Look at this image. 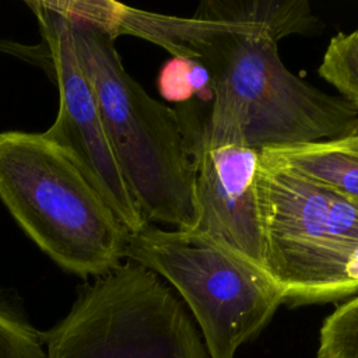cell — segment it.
<instances>
[{
    "label": "cell",
    "mask_w": 358,
    "mask_h": 358,
    "mask_svg": "<svg viewBox=\"0 0 358 358\" xmlns=\"http://www.w3.org/2000/svg\"><path fill=\"white\" fill-rule=\"evenodd\" d=\"M157 88L161 98L180 106L211 108L214 99L213 80L208 69L197 59L172 56L158 73Z\"/></svg>",
    "instance_id": "8fae6325"
},
{
    "label": "cell",
    "mask_w": 358,
    "mask_h": 358,
    "mask_svg": "<svg viewBox=\"0 0 358 358\" xmlns=\"http://www.w3.org/2000/svg\"><path fill=\"white\" fill-rule=\"evenodd\" d=\"M0 358H46L41 333L1 301Z\"/></svg>",
    "instance_id": "5bb4252c"
},
{
    "label": "cell",
    "mask_w": 358,
    "mask_h": 358,
    "mask_svg": "<svg viewBox=\"0 0 358 358\" xmlns=\"http://www.w3.org/2000/svg\"><path fill=\"white\" fill-rule=\"evenodd\" d=\"M317 73L358 109V28L330 39Z\"/></svg>",
    "instance_id": "7c38bea8"
},
{
    "label": "cell",
    "mask_w": 358,
    "mask_h": 358,
    "mask_svg": "<svg viewBox=\"0 0 358 358\" xmlns=\"http://www.w3.org/2000/svg\"><path fill=\"white\" fill-rule=\"evenodd\" d=\"M0 201L25 235L70 274L98 278L126 260L130 232L43 133L0 131Z\"/></svg>",
    "instance_id": "3957f363"
},
{
    "label": "cell",
    "mask_w": 358,
    "mask_h": 358,
    "mask_svg": "<svg viewBox=\"0 0 358 358\" xmlns=\"http://www.w3.org/2000/svg\"><path fill=\"white\" fill-rule=\"evenodd\" d=\"M190 154L194 222L189 232L264 268L260 151L228 133L201 129L190 143Z\"/></svg>",
    "instance_id": "ba28073f"
},
{
    "label": "cell",
    "mask_w": 358,
    "mask_h": 358,
    "mask_svg": "<svg viewBox=\"0 0 358 358\" xmlns=\"http://www.w3.org/2000/svg\"><path fill=\"white\" fill-rule=\"evenodd\" d=\"M126 259L154 271L180 294L210 358H234L285 302L264 268L189 231L148 224L129 236Z\"/></svg>",
    "instance_id": "8992f818"
},
{
    "label": "cell",
    "mask_w": 358,
    "mask_h": 358,
    "mask_svg": "<svg viewBox=\"0 0 358 358\" xmlns=\"http://www.w3.org/2000/svg\"><path fill=\"white\" fill-rule=\"evenodd\" d=\"M257 189L264 270L285 301L358 292V203L263 158Z\"/></svg>",
    "instance_id": "277c9868"
},
{
    "label": "cell",
    "mask_w": 358,
    "mask_h": 358,
    "mask_svg": "<svg viewBox=\"0 0 358 358\" xmlns=\"http://www.w3.org/2000/svg\"><path fill=\"white\" fill-rule=\"evenodd\" d=\"M264 161L358 203V131L329 140L260 150Z\"/></svg>",
    "instance_id": "9c48e42d"
},
{
    "label": "cell",
    "mask_w": 358,
    "mask_h": 358,
    "mask_svg": "<svg viewBox=\"0 0 358 358\" xmlns=\"http://www.w3.org/2000/svg\"><path fill=\"white\" fill-rule=\"evenodd\" d=\"M199 20L262 27L280 39L316 34L320 20L306 0H204L192 15Z\"/></svg>",
    "instance_id": "30bf717a"
},
{
    "label": "cell",
    "mask_w": 358,
    "mask_h": 358,
    "mask_svg": "<svg viewBox=\"0 0 358 358\" xmlns=\"http://www.w3.org/2000/svg\"><path fill=\"white\" fill-rule=\"evenodd\" d=\"M317 358H358V295L337 306L319 333Z\"/></svg>",
    "instance_id": "4fadbf2b"
},
{
    "label": "cell",
    "mask_w": 358,
    "mask_h": 358,
    "mask_svg": "<svg viewBox=\"0 0 358 358\" xmlns=\"http://www.w3.org/2000/svg\"><path fill=\"white\" fill-rule=\"evenodd\" d=\"M36 17L50 70L59 90V110L43 134L56 143L94 185L131 234L141 231L140 214L106 137L92 87L77 59L71 22L59 0L27 1Z\"/></svg>",
    "instance_id": "52a82bcc"
},
{
    "label": "cell",
    "mask_w": 358,
    "mask_h": 358,
    "mask_svg": "<svg viewBox=\"0 0 358 358\" xmlns=\"http://www.w3.org/2000/svg\"><path fill=\"white\" fill-rule=\"evenodd\" d=\"M112 29L116 38H143L208 69L214 99L201 129L232 133L259 151L358 131V109L292 74L270 29L162 15L117 1Z\"/></svg>",
    "instance_id": "6da1fadb"
},
{
    "label": "cell",
    "mask_w": 358,
    "mask_h": 358,
    "mask_svg": "<svg viewBox=\"0 0 358 358\" xmlns=\"http://www.w3.org/2000/svg\"><path fill=\"white\" fill-rule=\"evenodd\" d=\"M59 1L70 17L77 59L140 214L147 224L189 231L194 222V172L178 112L152 98L124 70L108 29Z\"/></svg>",
    "instance_id": "7a4b0ae2"
},
{
    "label": "cell",
    "mask_w": 358,
    "mask_h": 358,
    "mask_svg": "<svg viewBox=\"0 0 358 358\" xmlns=\"http://www.w3.org/2000/svg\"><path fill=\"white\" fill-rule=\"evenodd\" d=\"M41 338L46 358H210L166 282L129 259L81 285L69 313Z\"/></svg>",
    "instance_id": "5b68a950"
}]
</instances>
